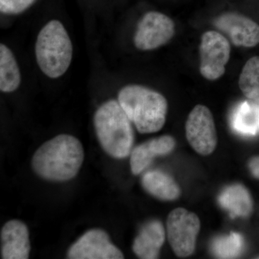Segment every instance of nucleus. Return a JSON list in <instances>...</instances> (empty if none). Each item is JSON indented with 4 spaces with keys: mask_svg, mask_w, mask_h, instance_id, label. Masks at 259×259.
<instances>
[{
    "mask_svg": "<svg viewBox=\"0 0 259 259\" xmlns=\"http://www.w3.org/2000/svg\"><path fill=\"white\" fill-rule=\"evenodd\" d=\"M176 141L171 136H162L139 145L131 153V171L139 175L151 165L156 156L169 154L175 149Z\"/></svg>",
    "mask_w": 259,
    "mask_h": 259,
    "instance_id": "nucleus-12",
    "label": "nucleus"
},
{
    "mask_svg": "<svg viewBox=\"0 0 259 259\" xmlns=\"http://www.w3.org/2000/svg\"><path fill=\"white\" fill-rule=\"evenodd\" d=\"M84 159L82 144L69 134H61L44 143L32 158L33 171L42 179L67 182L79 173Z\"/></svg>",
    "mask_w": 259,
    "mask_h": 259,
    "instance_id": "nucleus-1",
    "label": "nucleus"
},
{
    "mask_svg": "<svg viewBox=\"0 0 259 259\" xmlns=\"http://www.w3.org/2000/svg\"><path fill=\"white\" fill-rule=\"evenodd\" d=\"M132 122L118 101L102 104L94 116V126L102 149L112 158L122 159L132 151L134 132Z\"/></svg>",
    "mask_w": 259,
    "mask_h": 259,
    "instance_id": "nucleus-3",
    "label": "nucleus"
},
{
    "mask_svg": "<svg viewBox=\"0 0 259 259\" xmlns=\"http://www.w3.org/2000/svg\"><path fill=\"white\" fill-rule=\"evenodd\" d=\"M35 56L42 72L51 79L60 77L69 69L72 60V44L60 21L51 20L39 32Z\"/></svg>",
    "mask_w": 259,
    "mask_h": 259,
    "instance_id": "nucleus-4",
    "label": "nucleus"
},
{
    "mask_svg": "<svg viewBox=\"0 0 259 259\" xmlns=\"http://www.w3.org/2000/svg\"><path fill=\"white\" fill-rule=\"evenodd\" d=\"M185 131L189 144L199 154L208 156L215 150L217 131L208 107L197 105L192 109L186 122Z\"/></svg>",
    "mask_w": 259,
    "mask_h": 259,
    "instance_id": "nucleus-8",
    "label": "nucleus"
},
{
    "mask_svg": "<svg viewBox=\"0 0 259 259\" xmlns=\"http://www.w3.org/2000/svg\"><path fill=\"white\" fill-rule=\"evenodd\" d=\"M165 236V229L161 221L153 220L146 223L135 238L133 244L135 254L140 258H157Z\"/></svg>",
    "mask_w": 259,
    "mask_h": 259,
    "instance_id": "nucleus-13",
    "label": "nucleus"
},
{
    "mask_svg": "<svg viewBox=\"0 0 259 259\" xmlns=\"http://www.w3.org/2000/svg\"><path fill=\"white\" fill-rule=\"evenodd\" d=\"M21 82L20 69L14 54L1 44L0 45V90L5 93L18 90Z\"/></svg>",
    "mask_w": 259,
    "mask_h": 259,
    "instance_id": "nucleus-16",
    "label": "nucleus"
},
{
    "mask_svg": "<svg viewBox=\"0 0 259 259\" xmlns=\"http://www.w3.org/2000/svg\"><path fill=\"white\" fill-rule=\"evenodd\" d=\"M141 184L148 194L160 200H176L181 194L178 184L171 176L159 170L146 172L141 179Z\"/></svg>",
    "mask_w": 259,
    "mask_h": 259,
    "instance_id": "nucleus-14",
    "label": "nucleus"
},
{
    "mask_svg": "<svg viewBox=\"0 0 259 259\" xmlns=\"http://www.w3.org/2000/svg\"><path fill=\"white\" fill-rule=\"evenodd\" d=\"M117 101L140 134L158 132L166 122L168 102L155 90L142 85H127L119 92Z\"/></svg>",
    "mask_w": 259,
    "mask_h": 259,
    "instance_id": "nucleus-2",
    "label": "nucleus"
},
{
    "mask_svg": "<svg viewBox=\"0 0 259 259\" xmlns=\"http://www.w3.org/2000/svg\"><path fill=\"white\" fill-rule=\"evenodd\" d=\"M1 258L28 259L30 241L28 227L22 221L12 220L2 228Z\"/></svg>",
    "mask_w": 259,
    "mask_h": 259,
    "instance_id": "nucleus-11",
    "label": "nucleus"
},
{
    "mask_svg": "<svg viewBox=\"0 0 259 259\" xmlns=\"http://www.w3.org/2000/svg\"><path fill=\"white\" fill-rule=\"evenodd\" d=\"M36 0H0V11L5 15H17L23 13Z\"/></svg>",
    "mask_w": 259,
    "mask_h": 259,
    "instance_id": "nucleus-20",
    "label": "nucleus"
},
{
    "mask_svg": "<svg viewBox=\"0 0 259 259\" xmlns=\"http://www.w3.org/2000/svg\"><path fill=\"white\" fill-rule=\"evenodd\" d=\"M248 167L252 175L259 180V156L252 158L248 163Z\"/></svg>",
    "mask_w": 259,
    "mask_h": 259,
    "instance_id": "nucleus-21",
    "label": "nucleus"
},
{
    "mask_svg": "<svg viewBox=\"0 0 259 259\" xmlns=\"http://www.w3.org/2000/svg\"><path fill=\"white\" fill-rule=\"evenodd\" d=\"M213 23L236 47L253 48L259 44L258 24L239 12H223Z\"/></svg>",
    "mask_w": 259,
    "mask_h": 259,
    "instance_id": "nucleus-9",
    "label": "nucleus"
},
{
    "mask_svg": "<svg viewBox=\"0 0 259 259\" xmlns=\"http://www.w3.org/2000/svg\"><path fill=\"white\" fill-rule=\"evenodd\" d=\"M175 34V22L161 12L148 11L139 20L134 44L141 51H152L163 47Z\"/></svg>",
    "mask_w": 259,
    "mask_h": 259,
    "instance_id": "nucleus-7",
    "label": "nucleus"
},
{
    "mask_svg": "<svg viewBox=\"0 0 259 259\" xmlns=\"http://www.w3.org/2000/svg\"><path fill=\"white\" fill-rule=\"evenodd\" d=\"M244 241L241 235L231 233L229 236L218 237L213 241V253L221 258H233L243 251Z\"/></svg>",
    "mask_w": 259,
    "mask_h": 259,
    "instance_id": "nucleus-19",
    "label": "nucleus"
},
{
    "mask_svg": "<svg viewBox=\"0 0 259 259\" xmlns=\"http://www.w3.org/2000/svg\"><path fill=\"white\" fill-rule=\"evenodd\" d=\"M233 126L238 134L255 136L259 133V104L245 102L233 114Z\"/></svg>",
    "mask_w": 259,
    "mask_h": 259,
    "instance_id": "nucleus-17",
    "label": "nucleus"
},
{
    "mask_svg": "<svg viewBox=\"0 0 259 259\" xmlns=\"http://www.w3.org/2000/svg\"><path fill=\"white\" fill-rule=\"evenodd\" d=\"M219 202L232 217H248L253 210L251 196L245 187L233 185L221 192Z\"/></svg>",
    "mask_w": 259,
    "mask_h": 259,
    "instance_id": "nucleus-15",
    "label": "nucleus"
},
{
    "mask_svg": "<svg viewBox=\"0 0 259 259\" xmlns=\"http://www.w3.org/2000/svg\"><path fill=\"white\" fill-rule=\"evenodd\" d=\"M70 259H122L123 253L110 241L106 232L91 229L82 235L67 252Z\"/></svg>",
    "mask_w": 259,
    "mask_h": 259,
    "instance_id": "nucleus-10",
    "label": "nucleus"
},
{
    "mask_svg": "<svg viewBox=\"0 0 259 259\" xmlns=\"http://www.w3.org/2000/svg\"><path fill=\"white\" fill-rule=\"evenodd\" d=\"M231 51L230 42L221 32H204L199 46V71L204 79L215 81L224 75Z\"/></svg>",
    "mask_w": 259,
    "mask_h": 259,
    "instance_id": "nucleus-6",
    "label": "nucleus"
},
{
    "mask_svg": "<svg viewBox=\"0 0 259 259\" xmlns=\"http://www.w3.org/2000/svg\"><path fill=\"white\" fill-rule=\"evenodd\" d=\"M240 90L250 101L259 104V56L247 61L238 81Z\"/></svg>",
    "mask_w": 259,
    "mask_h": 259,
    "instance_id": "nucleus-18",
    "label": "nucleus"
},
{
    "mask_svg": "<svg viewBox=\"0 0 259 259\" xmlns=\"http://www.w3.org/2000/svg\"><path fill=\"white\" fill-rule=\"evenodd\" d=\"M200 226L198 216L182 207L175 209L168 214L167 237L177 256L186 258L194 253Z\"/></svg>",
    "mask_w": 259,
    "mask_h": 259,
    "instance_id": "nucleus-5",
    "label": "nucleus"
}]
</instances>
